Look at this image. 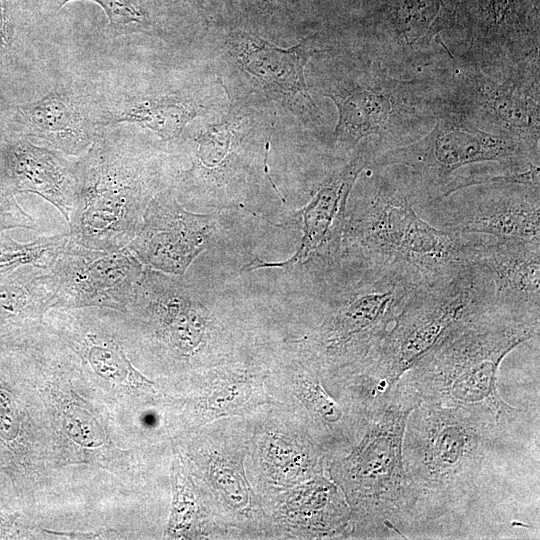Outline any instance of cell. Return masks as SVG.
Masks as SVG:
<instances>
[{
    "label": "cell",
    "mask_w": 540,
    "mask_h": 540,
    "mask_svg": "<svg viewBox=\"0 0 540 540\" xmlns=\"http://www.w3.org/2000/svg\"><path fill=\"white\" fill-rule=\"evenodd\" d=\"M420 399L400 380L376 405L359 444L335 467L356 522L372 538H406L412 531L403 436Z\"/></svg>",
    "instance_id": "cell-5"
},
{
    "label": "cell",
    "mask_w": 540,
    "mask_h": 540,
    "mask_svg": "<svg viewBox=\"0 0 540 540\" xmlns=\"http://www.w3.org/2000/svg\"><path fill=\"white\" fill-rule=\"evenodd\" d=\"M423 211L433 225L452 232L540 244L537 188L503 191L458 206H426Z\"/></svg>",
    "instance_id": "cell-13"
},
{
    "label": "cell",
    "mask_w": 540,
    "mask_h": 540,
    "mask_svg": "<svg viewBox=\"0 0 540 540\" xmlns=\"http://www.w3.org/2000/svg\"><path fill=\"white\" fill-rule=\"evenodd\" d=\"M0 157V234L12 228H32L34 219L17 203Z\"/></svg>",
    "instance_id": "cell-23"
},
{
    "label": "cell",
    "mask_w": 540,
    "mask_h": 540,
    "mask_svg": "<svg viewBox=\"0 0 540 540\" xmlns=\"http://www.w3.org/2000/svg\"><path fill=\"white\" fill-rule=\"evenodd\" d=\"M493 304L491 280L475 261L424 280L358 376L386 394L451 328Z\"/></svg>",
    "instance_id": "cell-7"
},
{
    "label": "cell",
    "mask_w": 540,
    "mask_h": 540,
    "mask_svg": "<svg viewBox=\"0 0 540 540\" xmlns=\"http://www.w3.org/2000/svg\"><path fill=\"white\" fill-rule=\"evenodd\" d=\"M145 267L128 247L104 251L71 241L49 269L55 308L111 309L124 313Z\"/></svg>",
    "instance_id": "cell-8"
},
{
    "label": "cell",
    "mask_w": 540,
    "mask_h": 540,
    "mask_svg": "<svg viewBox=\"0 0 540 540\" xmlns=\"http://www.w3.org/2000/svg\"><path fill=\"white\" fill-rule=\"evenodd\" d=\"M99 99L80 89L59 86L38 100L18 105L10 119L15 137L71 157L91 147L102 128Z\"/></svg>",
    "instance_id": "cell-11"
},
{
    "label": "cell",
    "mask_w": 540,
    "mask_h": 540,
    "mask_svg": "<svg viewBox=\"0 0 540 540\" xmlns=\"http://www.w3.org/2000/svg\"><path fill=\"white\" fill-rule=\"evenodd\" d=\"M479 238L433 225L408 192L382 183L348 200L341 252L389 260L431 280L473 262Z\"/></svg>",
    "instance_id": "cell-6"
},
{
    "label": "cell",
    "mask_w": 540,
    "mask_h": 540,
    "mask_svg": "<svg viewBox=\"0 0 540 540\" xmlns=\"http://www.w3.org/2000/svg\"><path fill=\"white\" fill-rule=\"evenodd\" d=\"M367 158L357 154L343 167L328 175L318 186L310 201L300 210L302 240L296 253L284 262H264L253 259L245 271L279 267L290 269L309 261L321 262L341 253L342 233L347 203L353 186L365 168Z\"/></svg>",
    "instance_id": "cell-12"
},
{
    "label": "cell",
    "mask_w": 540,
    "mask_h": 540,
    "mask_svg": "<svg viewBox=\"0 0 540 540\" xmlns=\"http://www.w3.org/2000/svg\"><path fill=\"white\" fill-rule=\"evenodd\" d=\"M498 15H503L512 0H493Z\"/></svg>",
    "instance_id": "cell-26"
},
{
    "label": "cell",
    "mask_w": 540,
    "mask_h": 540,
    "mask_svg": "<svg viewBox=\"0 0 540 540\" xmlns=\"http://www.w3.org/2000/svg\"><path fill=\"white\" fill-rule=\"evenodd\" d=\"M517 150L511 139L473 126L440 122L422 139L385 151L373 162L380 166L404 165L411 168L430 189L427 198L432 191L437 192L432 202L441 196L456 170L476 163L512 160Z\"/></svg>",
    "instance_id": "cell-9"
},
{
    "label": "cell",
    "mask_w": 540,
    "mask_h": 540,
    "mask_svg": "<svg viewBox=\"0 0 540 540\" xmlns=\"http://www.w3.org/2000/svg\"><path fill=\"white\" fill-rule=\"evenodd\" d=\"M323 321L314 349L332 370H362L424 279L404 265L341 252L327 260Z\"/></svg>",
    "instance_id": "cell-3"
},
{
    "label": "cell",
    "mask_w": 540,
    "mask_h": 540,
    "mask_svg": "<svg viewBox=\"0 0 540 540\" xmlns=\"http://www.w3.org/2000/svg\"><path fill=\"white\" fill-rule=\"evenodd\" d=\"M539 329V317L493 304L457 323L399 380L423 402L521 416L500 396L498 371L504 358L538 336Z\"/></svg>",
    "instance_id": "cell-2"
},
{
    "label": "cell",
    "mask_w": 540,
    "mask_h": 540,
    "mask_svg": "<svg viewBox=\"0 0 540 540\" xmlns=\"http://www.w3.org/2000/svg\"><path fill=\"white\" fill-rule=\"evenodd\" d=\"M201 109L192 98L176 93L122 95L113 100H101L100 125L134 124L154 132L162 140H173L182 134Z\"/></svg>",
    "instance_id": "cell-17"
},
{
    "label": "cell",
    "mask_w": 540,
    "mask_h": 540,
    "mask_svg": "<svg viewBox=\"0 0 540 540\" xmlns=\"http://www.w3.org/2000/svg\"><path fill=\"white\" fill-rule=\"evenodd\" d=\"M78 198L68 222L71 241L112 251L138 233L151 199L166 188L154 163L122 129L102 128L77 157Z\"/></svg>",
    "instance_id": "cell-4"
},
{
    "label": "cell",
    "mask_w": 540,
    "mask_h": 540,
    "mask_svg": "<svg viewBox=\"0 0 540 540\" xmlns=\"http://www.w3.org/2000/svg\"><path fill=\"white\" fill-rule=\"evenodd\" d=\"M15 0H0V65L12 57L17 48Z\"/></svg>",
    "instance_id": "cell-25"
},
{
    "label": "cell",
    "mask_w": 540,
    "mask_h": 540,
    "mask_svg": "<svg viewBox=\"0 0 540 540\" xmlns=\"http://www.w3.org/2000/svg\"><path fill=\"white\" fill-rule=\"evenodd\" d=\"M69 242V232L39 237L27 243L0 234V278L28 266L50 269Z\"/></svg>",
    "instance_id": "cell-19"
},
{
    "label": "cell",
    "mask_w": 540,
    "mask_h": 540,
    "mask_svg": "<svg viewBox=\"0 0 540 540\" xmlns=\"http://www.w3.org/2000/svg\"><path fill=\"white\" fill-rule=\"evenodd\" d=\"M299 391L324 427L335 432L339 426L344 425L346 415L343 407L324 390L319 380L310 376L302 378Z\"/></svg>",
    "instance_id": "cell-22"
},
{
    "label": "cell",
    "mask_w": 540,
    "mask_h": 540,
    "mask_svg": "<svg viewBox=\"0 0 540 540\" xmlns=\"http://www.w3.org/2000/svg\"><path fill=\"white\" fill-rule=\"evenodd\" d=\"M230 43L239 66L272 97L289 104L302 99L313 105L304 76L312 53L305 44L281 49L256 35L240 31L232 34Z\"/></svg>",
    "instance_id": "cell-16"
},
{
    "label": "cell",
    "mask_w": 540,
    "mask_h": 540,
    "mask_svg": "<svg viewBox=\"0 0 540 540\" xmlns=\"http://www.w3.org/2000/svg\"><path fill=\"white\" fill-rule=\"evenodd\" d=\"M71 0H44L47 8L59 11ZM105 12L108 19L109 33L115 37L134 33L148 32L153 23L145 0H91Z\"/></svg>",
    "instance_id": "cell-21"
},
{
    "label": "cell",
    "mask_w": 540,
    "mask_h": 540,
    "mask_svg": "<svg viewBox=\"0 0 540 540\" xmlns=\"http://www.w3.org/2000/svg\"><path fill=\"white\" fill-rule=\"evenodd\" d=\"M483 407L421 401L403 436L412 530L464 514L488 490L512 448V425Z\"/></svg>",
    "instance_id": "cell-1"
},
{
    "label": "cell",
    "mask_w": 540,
    "mask_h": 540,
    "mask_svg": "<svg viewBox=\"0 0 540 540\" xmlns=\"http://www.w3.org/2000/svg\"><path fill=\"white\" fill-rule=\"evenodd\" d=\"M327 96L337 106L339 117L334 134L342 141L357 143L377 133L389 113V102L375 91L354 89Z\"/></svg>",
    "instance_id": "cell-18"
},
{
    "label": "cell",
    "mask_w": 540,
    "mask_h": 540,
    "mask_svg": "<svg viewBox=\"0 0 540 540\" xmlns=\"http://www.w3.org/2000/svg\"><path fill=\"white\" fill-rule=\"evenodd\" d=\"M214 231L211 215L190 212L166 187L149 202L140 229L127 247L145 268L183 276Z\"/></svg>",
    "instance_id": "cell-10"
},
{
    "label": "cell",
    "mask_w": 540,
    "mask_h": 540,
    "mask_svg": "<svg viewBox=\"0 0 540 540\" xmlns=\"http://www.w3.org/2000/svg\"><path fill=\"white\" fill-rule=\"evenodd\" d=\"M474 261L487 272L496 305L539 317L540 244L480 235Z\"/></svg>",
    "instance_id": "cell-15"
},
{
    "label": "cell",
    "mask_w": 540,
    "mask_h": 540,
    "mask_svg": "<svg viewBox=\"0 0 540 540\" xmlns=\"http://www.w3.org/2000/svg\"><path fill=\"white\" fill-rule=\"evenodd\" d=\"M0 157L14 193L36 194L70 221L78 198L77 159L22 137L6 140Z\"/></svg>",
    "instance_id": "cell-14"
},
{
    "label": "cell",
    "mask_w": 540,
    "mask_h": 540,
    "mask_svg": "<svg viewBox=\"0 0 540 540\" xmlns=\"http://www.w3.org/2000/svg\"><path fill=\"white\" fill-rule=\"evenodd\" d=\"M268 401L260 382L245 376L230 377L212 386L205 409L213 420L217 417L243 415Z\"/></svg>",
    "instance_id": "cell-20"
},
{
    "label": "cell",
    "mask_w": 540,
    "mask_h": 540,
    "mask_svg": "<svg viewBox=\"0 0 540 540\" xmlns=\"http://www.w3.org/2000/svg\"><path fill=\"white\" fill-rule=\"evenodd\" d=\"M494 108L497 115L513 127L529 128L536 122L535 108L525 99L502 95L495 99Z\"/></svg>",
    "instance_id": "cell-24"
}]
</instances>
